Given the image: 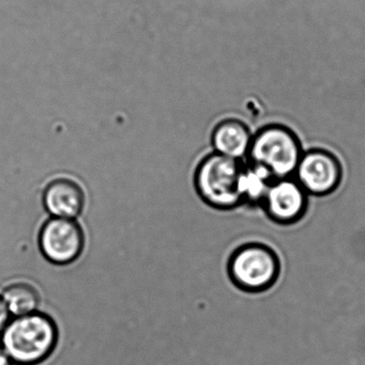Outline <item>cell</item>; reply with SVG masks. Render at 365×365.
Masks as SVG:
<instances>
[{"label": "cell", "instance_id": "6da1fadb", "mask_svg": "<svg viewBox=\"0 0 365 365\" xmlns=\"http://www.w3.org/2000/svg\"><path fill=\"white\" fill-rule=\"evenodd\" d=\"M58 329L55 322L44 313L14 317L0 336V345L11 362L36 365L45 361L55 351Z\"/></svg>", "mask_w": 365, "mask_h": 365}, {"label": "cell", "instance_id": "7a4b0ae2", "mask_svg": "<svg viewBox=\"0 0 365 365\" xmlns=\"http://www.w3.org/2000/svg\"><path fill=\"white\" fill-rule=\"evenodd\" d=\"M304 151L295 132L283 124H268L253 135L246 162L265 168L274 180L293 178Z\"/></svg>", "mask_w": 365, "mask_h": 365}, {"label": "cell", "instance_id": "3957f363", "mask_svg": "<svg viewBox=\"0 0 365 365\" xmlns=\"http://www.w3.org/2000/svg\"><path fill=\"white\" fill-rule=\"evenodd\" d=\"M244 162L211 153L199 162L194 173V187L204 203L219 210L244 206L239 180Z\"/></svg>", "mask_w": 365, "mask_h": 365}, {"label": "cell", "instance_id": "277c9868", "mask_svg": "<svg viewBox=\"0 0 365 365\" xmlns=\"http://www.w3.org/2000/svg\"><path fill=\"white\" fill-rule=\"evenodd\" d=\"M281 259L272 247L264 242H246L231 252L227 274L231 283L246 293L268 291L281 274Z\"/></svg>", "mask_w": 365, "mask_h": 365}, {"label": "cell", "instance_id": "5b68a950", "mask_svg": "<svg viewBox=\"0 0 365 365\" xmlns=\"http://www.w3.org/2000/svg\"><path fill=\"white\" fill-rule=\"evenodd\" d=\"M38 242L41 255L46 261L54 265L66 266L81 257L86 237L76 220L51 217L41 227Z\"/></svg>", "mask_w": 365, "mask_h": 365}, {"label": "cell", "instance_id": "8992f818", "mask_svg": "<svg viewBox=\"0 0 365 365\" xmlns=\"http://www.w3.org/2000/svg\"><path fill=\"white\" fill-rule=\"evenodd\" d=\"M294 178L308 195L325 197L342 184V163L328 150L311 149L304 152Z\"/></svg>", "mask_w": 365, "mask_h": 365}, {"label": "cell", "instance_id": "52a82bcc", "mask_svg": "<svg viewBox=\"0 0 365 365\" xmlns=\"http://www.w3.org/2000/svg\"><path fill=\"white\" fill-rule=\"evenodd\" d=\"M308 207L309 195L294 177L272 182L261 205L268 218L281 225L299 222Z\"/></svg>", "mask_w": 365, "mask_h": 365}, {"label": "cell", "instance_id": "ba28073f", "mask_svg": "<svg viewBox=\"0 0 365 365\" xmlns=\"http://www.w3.org/2000/svg\"><path fill=\"white\" fill-rule=\"evenodd\" d=\"M42 202L45 210L53 218L75 220L85 208L86 195L79 182L59 178L45 186Z\"/></svg>", "mask_w": 365, "mask_h": 365}, {"label": "cell", "instance_id": "9c48e42d", "mask_svg": "<svg viewBox=\"0 0 365 365\" xmlns=\"http://www.w3.org/2000/svg\"><path fill=\"white\" fill-rule=\"evenodd\" d=\"M252 139L250 128L238 119H225L219 122L211 134L214 153L240 162H246L248 158Z\"/></svg>", "mask_w": 365, "mask_h": 365}, {"label": "cell", "instance_id": "30bf717a", "mask_svg": "<svg viewBox=\"0 0 365 365\" xmlns=\"http://www.w3.org/2000/svg\"><path fill=\"white\" fill-rule=\"evenodd\" d=\"M274 181V177L263 167L244 162L239 180V192L244 205L261 208Z\"/></svg>", "mask_w": 365, "mask_h": 365}, {"label": "cell", "instance_id": "8fae6325", "mask_svg": "<svg viewBox=\"0 0 365 365\" xmlns=\"http://www.w3.org/2000/svg\"><path fill=\"white\" fill-rule=\"evenodd\" d=\"M2 299L6 304L10 314L15 317L31 314L38 311L40 294L34 285L26 282H17L9 285L2 294Z\"/></svg>", "mask_w": 365, "mask_h": 365}, {"label": "cell", "instance_id": "7c38bea8", "mask_svg": "<svg viewBox=\"0 0 365 365\" xmlns=\"http://www.w3.org/2000/svg\"><path fill=\"white\" fill-rule=\"evenodd\" d=\"M9 319H10V312H9L6 304H4L2 297H0V336L4 332V328L8 325Z\"/></svg>", "mask_w": 365, "mask_h": 365}, {"label": "cell", "instance_id": "4fadbf2b", "mask_svg": "<svg viewBox=\"0 0 365 365\" xmlns=\"http://www.w3.org/2000/svg\"><path fill=\"white\" fill-rule=\"evenodd\" d=\"M0 365H11L10 358L8 357L1 345H0Z\"/></svg>", "mask_w": 365, "mask_h": 365}]
</instances>
